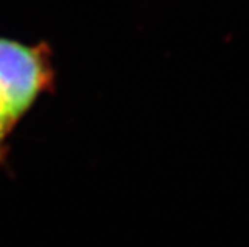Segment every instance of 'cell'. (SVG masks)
Segmentation results:
<instances>
[{
    "mask_svg": "<svg viewBox=\"0 0 249 247\" xmlns=\"http://www.w3.org/2000/svg\"><path fill=\"white\" fill-rule=\"evenodd\" d=\"M54 86L55 69L48 43L29 45L0 36V114L12 132Z\"/></svg>",
    "mask_w": 249,
    "mask_h": 247,
    "instance_id": "6da1fadb",
    "label": "cell"
},
{
    "mask_svg": "<svg viewBox=\"0 0 249 247\" xmlns=\"http://www.w3.org/2000/svg\"><path fill=\"white\" fill-rule=\"evenodd\" d=\"M12 136V131L8 128L2 114H0V164H5L8 156V140Z\"/></svg>",
    "mask_w": 249,
    "mask_h": 247,
    "instance_id": "7a4b0ae2",
    "label": "cell"
}]
</instances>
